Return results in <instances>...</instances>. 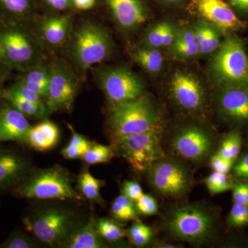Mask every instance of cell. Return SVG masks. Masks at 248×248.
Instances as JSON below:
<instances>
[{
  "mask_svg": "<svg viewBox=\"0 0 248 248\" xmlns=\"http://www.w3.org/2000/svg\"><path fill=\"white\" fill-rule=\"evenodd\" d=\"M161 114L149 96L112 104L109 124L116 140L159 128Z\"/></svg>",
  "mask_w": 248,
  "mask_h": 248,
  "instance_id": "6da1fadb",
  "label": "cell"
},
{
  "mask_svg": "<svg viewBox=\"0 0 248 248\" xmlns=\"http://www.w3.org/2000/svg\"><path fill=\"white\" fill-rule=\"evenodd\" d=\"M18 195L35 200H80L70 173L62 166L39 170L31 174L17 190Z\"/></svg>",
  "mask_w": 248,
  "mask_h": 248,
  "instance_id": "7a4b0ae2",
  "label": "cell"
},
{
  "mask_svg": "<svg viewBox=\"0 0 248 248\" xmlns=\"http://www.w3.org/2000/svg\"><path fill=\"white\" fill-rule=\"evenodd\" d=\"M68 50L75 64L81 70H87L109 56L112 50V40L102 26L88 22L73 32Z\"/></svg>",
  "mask_w": 248,
  "mask_h": 248,
  "instance_id": "3957f363",
  "label": "cell"
},
{
  "mask_svg": "<svg viewBox=\"0 0 248 248\" xmlns=\"http://www.w3.org/2000/svg\"><path fill=\"white\" fill-rule=\"evenodd\" d=\"M210 73L219 86L248 89V58L242 41L228 37L212 60Z\"/></svg>",
  "mask_w": 248,
  "mask_h": 248,
  "instance_id": "277c9868",
  "label": "cell"
},
{
  "mask_svg": "<svg viewBox=\"0 0 248 248\" xmlns=\"http://www.w3.org/2000/svg\"><path fill=\"white\" fill-rule=\"evenodd\" d=\"M23 222L39 241L51 247H62L79 224L71 212L60 207L42 209Z\"/></svg>",
  "mask_w": 248,
  "mask_h": 248,
  "instance_id": "5b68a950",
  "label": "cell"
},
{
  "mask_svg": "<svg viewBox=\"0 0 248 248\" xmlns=\"http://www.w3.org/2000/svg\"><path fill=\"white\" fill-rule=\"evenodd\" d=\"M166 229L176 239L201 244L213 236L215 222L208 210L198 205H182L168 215Z\"/></svg>",
  "mask_w": 248,
  "mask_h": 248,
  "instance_id": "8992f818",
  "label": "cell"
},
{
  "mask_svg": "<svg viewBox=\"0 0 248 248\" xmlns=\"http://www.w3.org/2000/svg\"><path fill=\"white\" fill-rule=\"evenodd\" d=\"M2 61L11 66L27 70L44 62V44L38 35L18 29L0 33Z\"/></svg>",
  "mask_w": 248,
  "mask_h": 248,
  "instance_id": "52a82bcc",
  "label": "cell"
},
{
  "mask_svg": "<svg viewBox=\"0 0 248 248\" xmlns=\"http://www.w3.org/2000/svg\"><path fill=\"white\" fill-rule=\"evenodd\" d=\"M119 153L138 172L149 170L164 156L161 145V129H153L117 139Z\"/></svg>",
  "mask_w": 248,
  "mask_h": 248,
  "instance_id": "ba28073f",
  "label": "cell"
},
{
  "mask_svg": "<svg viewBox=\"0 0 248 248\" xmlns=\"http://www.w3.org/2000/svg\"><path fill=\"white\" fill-rule=\"evenodd\" d=\"M50 67V83L46 98L49 112H71L78 89L77 76L65 60H54Z\"/></svg>",
  "mask_w": 248,
  "mask_h": 248,
  "instance_id": "9c48e42d",
  "label": "cell"
},
{
  "mask_svg": "<svg viewBox=\"0 0 248 248\" xmlns=\"http://www.w3.org/2000/svg\"><path fill=\"white\" fill-rule=\"evenodd\" d=\"M149 170L151 185L161 195L179 198L190 190L192 185L190 174L177 161L163 157Z\"/></svg>",
  "mask_w": 248,
  "mask_h": 248,
  "instance_id": "30bf717a",
  "label": "cell"
},
{
  "mask_svg": "<svg viewBox=\"0 0 248 248\" xmlns=\"http://www.w3.org/2000/svg\"><path fill=\"white\" fill-rule=\"evenodd\" d=\"M100 85L112 104L129 102L143 95L144 86L135 73L125 67H116L103 71Z\"/></svg>",
  "mask_w": 248,
  "mask_h": 248,
  "instance_id": "8fae6325",
  "label": "cell"
},
{
  "mask_svg": "<svg viewBox=\"0 0 248 248\" xmlns=\"http://www.w3.org/2000/svg\"><path fill=\"white\" fill-rule=\"evenodd\" d=\"M172 147L184 159L200 161L206 159L213 151L214 140L208 130L190 125L175 134L172 140Z\"/></svg>",
  "mask_w": 248,
  "mask_h": 248,
  "instance_id": "7c38bea8",
  "label": "cell"
},
{
  "mask_svg": "<svg viewBox=\"0 0 248 248\" xmlns=\"http://www.w3.org/2000/svg\"><path fill=\"white\" fill-rule=\"evenodd\" d=\"M189 9L220 31H237L245 27L224 0H190Z\"/></svg>",
  "mask_w": 248,
  "mask_h": 248,
  "instance_id": "4fadbf2b",
  "label": "cell"
},
{
  "mask_svg": "<svg viewBox=\"0 0 248 248\" xmlns=\"http://www.w3.org/2000/svg\"><path fill=\"white\" fill-rule=\"evenodd\" d=\"M170 91L179 107L187 110H198L205 102V93L200 81L192 75L177 71L170 83Z\"/></svg>",
  "mask_w": 248,
  "mask_h": 248,
  "instance_id": "5bb4252c",
  "label": "cell"
},
{
  "mask_svg": "<svg viewBox=\"0 0 248 248\" xmlns=\"http://www.w3.org/2000/svg\"><path fill=\"white\" fill-rule=\"evenodd\" d=\"M217 104L226 120L237 124L248 122V89L221 86L217 93Z\"/></svg>",
  "mask_w": 248,
  "mask_h": 248,
  "instance_id": "9a60e30c",
  "label": "cell"
},
{
  "mask_svg": "<svg viewBox=\"0 0 248 248\" xmlns=\"http://www.w3.org/2000/svg\"><path fill=\"white\" fill-rule=\"evenodd\" d=\"M72 20L71 14L45 16L39 22L37 35L42 43L52 48H58L69 39Z\"/></svg>",
  "mask_w": 248,
  "mask_h": 248,
  "instance_id": "2e32d148",
  "label": "cell"
},
{
  "mask_svg": "<svg viewBox=\"0 0 248 248\" xmlns=\"http://www.w3.org/2000/svg\"><path fill=\"white\" fill-rule=\"evenodd\" d=\"M115 22L125 31H133L146 22L147 12L142 0H106Z\"/></svg>",
  "mask_w": 248,
  "mask_h": 248,
  "instance_id": "e0dca14e",
  "label": "cell"
},
{
  "mask_svg": "<svg viewBox=\"0 0 248 248\" xmlns=\"http://www.w3.org/2000/svg\"><path fill=\"white\" fill-rule=\"evenodd\" d=\"M31 126L25 115L16 108H5L0 111V142H27Z\"/></svg>",
  "mask_w": 248,
  "mask_h": 248,
  "instance_id": "ac0fdd59",
  "label": "cell"
},
{
  "mask_svg": "<svg viewBox=\"0 0 248 248\" xmlns=\"http://www.w3.org/2000/svg\"><path fill=\"white\" fill-rule=\"evenodd\" d=\"M29 171L27 159L13 152L0 150V189L19 184Z\"/></svg>",
  "mask_w": 248,
  "mask_h": 248,
  "instance_id": "d6986e66",
  "label": "cell"
},
{
  "mask_svg": "<svg viewBox=\"0 0 248 248\" xmlns=\"http://www.w3.org/2000/svg\"><path fill=\"white\" fill-rule=\"evenodd\" d=\"M96 229V221L92 214L89 221L79 224L68 236L62 247L67 248H102L105 247Z\"/></svg>",
  "mask_w": 248,
  "mask_h": 248,
  "instance_id": "ffe728a7",
  "label": "cell"
},
{
  "mask_svg": "<svg viewBox=\"0 0 248 248\" xmlns=\"http://www.w3.org/2000/svg\"><path fill=\"white\" fill-rule=\"evenodd\" d=\"M170 51L172 57L178 60H188L200 54L192 29L184 27L177 30Z\"/></svg>",
  "mask_w": 248,
  "mask_h": 248,
  "instance_id": "44dd1931",
  "label": "cell"
},
{
  "mask_svg": "<svg viewBox=\"0 0 248 248\" xmlns=\"http://www.w3.org/2000/svg\"><path fill=\"white\" fill-rule=\"evenodd\" d=\"M50 79V64L42 62L28 69L19 82L46 99L48 94Z\"/></svg>",
  "mask_w": 248,
  "mask_h": 248,
  "instance_id": "7402d4cb",
  "label": "cell"
},
{
  "mask_svg": "<svg viewBox=\"0 0 248 248\" xmlns=\"http://www.w3.org/2000/svg\"><path fill=\"white\" fill-rule=\"evenodd\" d=\"M192 30L202 55L213 53L219 47L221 33L215 26L203 21L197 23Z\"/></svg>",
  "mask_w": 248,
  "mask_h": 248,
  "instance_id": "603a6c76",
  "label": "cell"
},
{
  "mask_svg": "<svg viewBox=\"0 0 248 248\" xmlns=\"http://www.w3.org/2000/svg\"><path fill=\"white\" fill-rule=\"evenodd\" d=\"M177 29L171 23L162 22L153 26L146 32V46L155 48L170 47L175 38Z\"/></svg>",
  "mask_w": 248,
  "mask_h": 248,
  "instance_id": "cb8c5ba5",
  "label": "cell"
},
{
  "mask_svg": "<svg viewBox=\"0 0 248 248\" xmlns=\"http://www.w3.org/2000/svg\"><path fill=\"white\" fill-rule=\"evenodd\" d=\"M134 58L138 64L151 74H156L162 69L164 58L158 48L145 46L134 52Z\"/></svg>",
  "mask_w": 248,
  "mask_h": 248,
  "instance_id": "d4e9b609",
  "label": "cell"
},
{
  "mask_svg": "<svg viewBox=\"0 0 248 248\" xmlns=\"http://www.w3.org/2000/svg\"><path fill=\"white\" fill-rule=\"evenodd\" d=\"M6 96L15 108L25 116L44 118L49 112L46 104H38L31 102L12 89H10L6 93Z\"/></svg>",
  "mask_w": 248,
  "mask_h": 248,
  "instance_id": "484cf974",
  "label": "cell"
},
{
  "mask_svg": "<svg viewBox=\"0 0 248 248\" xmlns=\"http://www.w3.org/2000/svg\"><path fill=\"white\" fill-rule=\"evenodd\" d=\"M37 6L38 0H0V6L5 12L20 19L35 17Z\"/></svg>",
  "mask_w": 248,
  "mask_h": 248,
  "instance_id": "4316f807",
  "label": "cell"
},
{
  "mask_svg": "<svg viewBox=\"0 0 248 248\" xmlns=\"http://www.w3.org/2000/svg\"><path fill=\"white\" fill-rule=\"evenodd\" d=\"M68 126L72 133L71 141L62 150V155L67 159H82L83 156L92 146L93 143L83 135L76 133L70 124H68Z\"/></svg>",
  "mask_w": 248,
  "mask_h": 248,
  "instance_id": "83f0119b",
  "label": "cell"
},
{
  "mask_svg": "<svg viewBox=\"0 0 248 248\" xmlns=\"http://www.w3.org/2000/svg\"><path fill=\"white\" fill-rule=\"evenodd\" d=\"M111 213L115 219L120 221H140L135 204L121 194L114 201L111 207Z\"/></svg>",
  "mask_w": 248,
  "mask_h": 248,
  "instance_id": "f1b7e54d",
  "label": "cell"
},
{
  "mask_svg": "<svg viewBox=\"0 0 248 248\" xmlns=\"http://www.w3.org/2000/svg\"><path fill=\"white\" fill-rule=\"evenodd\" d=\"M102 186L101 181L93 177L89 171H83L80 174L78 179V188L82 195L88 200L99 202Z\"/></svg>",
  "mask_w": 248,
  "mask_h": 248,
  "instance_id": "f546056e",
  "label": "cell"
},
{
  "mask_svg": "<svg viewBox=\"0 0 248 248\" xmlns=\"http://www.w3.org/2000/svg\"><path fill=\"white\" fill-rule=\"evenodd\" d=\"M241 135L238 130H233L226 135L217 154L227 159L236 161L241 148Z\"/></svg>",
  "mask_w": 248,
  "mask_h": 248,
  "instance_id": "4dcf8cb0",
  "label": "cell"
},
{
  "mask_svg": "<svg viewBox=\"0 0 248 248\" xmlns=\"http://www.w3.org/2000/svg\"><path fill=\"white\" fill-rule=\"evenodd\" d=\"M96 229L102 239L110 242L120 241L126 234L120 224L109 218H101L96 222Z\"/></svg>",
  "mask_w": 248,
  "mask_h": 248,
  "instance_id": "1f68e13d",
  "label": "cell"
},
{
  "mask_svg": "<svg viewBox=\"0 0 248 248\" xmlns=\"http://www.w3.org/2000/svg\"><path fill=\"white\" fill-rule=\"evenodd\" d=\"M114 154V150L110 146L93 143L85 153L82 159L88 164H102L110 161Z\"/></svg>",
  "mask_w": 248,
  "mask_h": 248,
  "instance_id": "d6a6232c",
  "label": "cell"
},
{
  "mask_svg": "<svg viewBox=\"0 0 248 248\" xmlns=\"http://www.w3.org/2000/svg\"><path fill=\"white\" fill-rule=\"evenodd\" d=\"M130 242L136 246H144L149 244L153 236L151 228L140 221H135L126 232Z\"/></svg>",
  "mask_w": 248,
  "mask_h": 248,
  "instance_id": "836d02e7",
  "label": "cell"
},
{
  "mask_svg": "<svg viewBox=\"0 0 248 248\" xmlns=\"http://www.w3.org/2000/svg\"><path fill=\"white\" fill-rule=\"evenodd\" d=\"M205 184L214 195L232 190L234 184L228 174L215 171L205 179Z\"/></svg>",
  "mask_w": 248,
  "mask_h": 248,
  "instance_id": "e575fe53",
  "label": "cell"
},
{
  "mask_svg": "<svg viewBox=\"0 0 248 248\" xmlns=\"http://www.w3.org/2000/svg\"><path fill=\"white\" fill-rule=\"evenodd\" d=\"M232 226L243 227L248 224V207L234 203L228 217Z\"/></svg>",
  "mask_w": 248,
  "mask_h": 248,
  "instance_id": "d590c367",
  "label": "cell"
},
{
  "mask_svg": "<svg viewBox=\"0 0 248 248\" xmlns=\"http://www.w3.org/2000/svg\"><path fill=\"white\" fill-rule=\"evenodd\" d=\"M1 248H32L37 247L35 241L27 235L22 233H16L1 245Z\"/></svg>",
  "mask_w": 248,
  "mask_h": 248,
  "instance_id": "8d00e7d4",
  "label": "cell"
},
{
  "mask_svg": "<svg viewBox=\"0 0 248 248\" xmlns=\"http://www.w3.org/2000/svg\"><path fill=\"white\" fill-rule=\"evenodd\" d=\"M135 204L138 213L141 215L151 216L157 213V203L151 195L143 194Z\"/></svg>",
  "mask_w": 248,
  "mask_h": 248,
  "instance_id": "74e56055",
  "label": "cell"
},
{
  "mask_svg": "<svg viewBox=\"0 0 248 248\" xmlns=\"http://www.w3.org/2000/svg\"><path fill=\"white\" fill-rule=\"evenodd\" d=\"M234 161L227 159L226 158L222 157L219 155H214L210 159V166L215 172L226 173L228 174L232 169L234 164Z\"/></svg>",
  "mask_w": 248,
  "mask_h": 248,
  "instance_id": "f35d334b",
  "label": "cell"
},
{
  "mask_svg": "<svg viewBox=\"0 0 248 248\" xmlns=\"http://www.w3.org/2000/svg\"><path fill=\"white\" fill-rule=\"evenodd\" d=\"M43 6L55 12H63L74 8L73 0H39Z\"/></svg>",
  "mask_w": 248,
  "mask_h": 248,
  "instance_id": "ab89813d",
  "label": "cell"
},
{
  "mask_svg": "<svg viewBox=\"0 0 248 248\" xmlns=\"http://www.w3.org/2000/svg\"><path fill=\"white\" fill-rule=\"evenodd\" d=\"M234 203L248 207V184L236 183L232 187Z\"/></svg>",
  "mask_w": 248,
  "mask_h": 248,
  "instance_id": "60d3db41",
  "label": "cell"
},
{
  "mask_svg": "<svg viewBox=\"0 0 248 248\" xmlns=\"http://www.w3.org/2000/svg\"><path fill=\"white\" fill-rule=\"evenodd\" d=\"M11 89L14 91L15 92L17 93L18 94L22 95V97L26 98L28 100L31 101V102L38 104H46L44 102L43 97L42 96L34 92V91L28 89L27 86H24L19 81Z\"/></svg>",
  "mask_w": 248,
  "mask_h": 248,
  "instance_id": "b9f144b4",
  "label": "cell"
},
{
  "mask_svg": "<svg viewBox=\"0 0 248 248\" xmlns=\"http://www.w3.org/2000/svg\"><path fill=\"white\" fill-rule=\"evenodd\" d=\"M124 195L135 203L143 195L141 186L135 182H125L123 185Z\"/></svg>",
  "mask_w": 248,
  "mask_h": 248,
  "instance_id": "7bdbcfd3",
  "label": "cell"
},
{
  "mask_svg": "<svg viewBox=\"0 0 248 248\" xmlns=\"http://www.w3.org/2000/svg\"><path fill=\"white\" fill-rule=\"evenodd\" d=\"M232 168L235 177L248 179V154L241 156Z\"/></svg>",
  "mask_w": 248,
  "mask_h": 248,
  "instance_id": "ee69618b",
  "label": "cell"
},
{
  "mask_svg": "<svg viewBox=\"0 0 248 248\" xmlns=\"http://www.w3.org/2000/svg\"><path fill=\"white\" fill-rule=\"evenodd\" d=\"M73 6L80 11H87L94 7L96 0H73Z\"/></svg>",
  "mask_w": 248,
  "mask_h": 248,
  "instance_id": "f6af8a7d",
  "label": "cell"
},
{
  "mask_svg": "<svg viewBox=\"0 0 248 248\" xmlns=\"http://www.w3.org/2000/svg\"><path fill=\"white\" fill-rule=\"evenodd\" d=\"M229 1L236 9L248 13V0H229Z\"/></svg>",
  "mask_w": 248,
  "mask_h": 248,
  "instance_id": "bcb514c9",
  "label": "cell"
},
{
  "mask_svg": "<svg viewBox=\"0 0 248 248\" xmlns=\"http://www.w3.org/2000/svg\"><path fill=\"white\" fill-rule=\"evenodd\" d=\"M162 1H166V2L169 3H175L179 1V0H162Z\"/></svg>",
  "mask_w": 248,
  "mask_h": 248,
  "instance_id": "7dc6e473",
  "label": "cell"
},
{
  "mask_svg": "<svg viewBox=\"0 0 248 248\" xmlns=\"http://www.w3.org/2000/svg\"><path fill=\"white\" fill-rule=\"evenodd\" d=\"M3 54L2 50H1V45H0V62L2 61Z\"/></svg>",
  "mask_w": 248,
  "mask_h": 248,
  "instance_id": "c3c4849f",
  "label": "cell"
},
{
  "mask_svg": "<svg viewBox=\"0 0 248 248\" xmlns=\"http://www.w3.org/2000/svg\"><path fill=\"white\" fill-rule=\"evenodd\" d=\"M0 93H1V84H0Z\"/></svg>",
  "mask_w": 248,
  "mask_h": 248,
  "instance_id": "681fc988",
  "label": "cell"
}]
</instances>
